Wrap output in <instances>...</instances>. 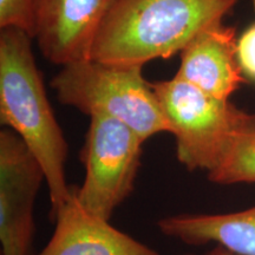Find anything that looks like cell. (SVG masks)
Listing matches in <instances>:
<instances>
[{
    "mask_svg": "<svg viewBox=\"0 0 255 255\" xmlns=\"http://www.w3.org/2000/svg\"><path fill=\"white\" fill-rule=\"evenodd\" d=\"M180 255H194V254H180Z\"/></svg>",
    "mask_w": 255,
    "mask_h": 255,
    "instance_id": "16",
    "label": "cell"
},
{
    "mask_svg": "<svg viewBox=\"0 0 255 255\" xmlns=\"http://www.w3.org/2000/svg\"><path fill=\"white\" fill-rule=\"evenodd\" d=\"M32 40L17 28L0 33V121L23 138L39 161L52 219L72 193L65 176L68 143L47 98Z\"/></svg>",
    "mask_w": 255,
    "mask_h": 255,
    "instance_id": "2",
    "label": "cell"
},
{
    "mask_svg": "<svg viewBox=\"0 0 255 255\" xmlns=\"http://www.w3.org/2000/svg\"><path fill=\"white\" fill-rule=\"evenodd\" d=\"M208 178L218 184L255 183V131L239 135Z\"/></svg>",
    "mask_w": 255,
    "mask_h": 255,
    "instance_id": "11",
    "label": "cell"
},
{
    "mask_svg": "<svg viewBox=\"0 0 255 255\" xmlns=\"http://www.w3.org/2000/svg\"><path fill=\"white\" fill-rule=\"evenodd\" d=\"M43 168L13 130L0 131V242L1 255H30L34 237V202Z\"/></svg>",
    "mask_w": 255,
    "mask_h": 255,
    "instance_id": "6",
    "label": "cell"
},
{
    "mask_svg": "<svg viewBox=\"0 0 255 255\" xmlns=\"http://www.w3.org/2000/svg\"><path fill=\"white\" fill-rule=\"evenodd\" d=\"M37 0H0V27L17 28L34 39Z\"/></svg>",
    "mask_w": 255,
    "mask_h": 255,
    "instance_id": "12",
    "label": "cell"
},
{
    "mask_svg": "<svg viewBox=\"0 0 255 255\" xmlns=\"http://www.w3.org/2000/svg\"><path fill=\"white\" fill-rule=\"evenodd\" d=\"M252 4H253V8H254V11H255V0H252Z\"/></svg>",
    "mask_w": 255,
    "mask_h": 255,
    "instance_id": "15",
    "label": "cell"
},
{
    "mask_svg": "<svg viewBox=\"0 0 255 255\" xmlns=\"http://www.w3.org/2000/svg\"><path fill=\"white\" fill-rule=\"evenodd\" d=\"M237 58L242 76L255 82V24L238 38Z\"/></svg>",
    "mask_w": 255,
    "mask_h": 255,
    "instance_id": "13",
    "label": "cell"
},
{
    "mask_svg": "<svg viewBox=\"0 0 255 255\" xmlns=\"http://www.w3.org/2000/svg\"><path fill=\"white\" fill-rule=\"evenodd\" d=\"M119 0H37L34 39L51 63L90 58L98 31Z\"/></svg>",
    "mask_w": 255,
    "mask_h": 255,
    "instance_id": "7",
    "label": "cell"
},
{
    "mask_svg": "<svg viewBox=\"0 0 255 255\" xmlns=\"http://www.w3.org/2000/svg\"><path fill=\"white\" fill-rule=\"evenodd\" d=\"M235 28L215 24L200 32L180 53L175 77L219 100L228 101L246 82L237 58Z\"/></svg>",
    "mask_w": 255,
    "mask_h": 255,
    "instance_id": "9",
    "label": "cell"
},
{
    "mask_svg": "<svg viewBox=\"0 0 255 255\" xmlns=\"http://www.w3.org/2000/svg\"><path fill=\"white\" fill-rule=\"evenodd\" d=\"M187 170L210 173L239 135L255 131V115L219 100L174 76L151 83Z\"/></svg>",
    "mask_w": 255,
    "mask_h": 255,
    "instance_id": "4",
    "label": "cell"
},
{
    "mask_svg": "<svg viewBox=\"0 0 255 255\" xmlns=\"http://www.w3.org/2000/svg\"><path fill=\"white\" fill-rule=\"evenodd\" d=\"M205 255H237V254H234V253H232V252L225 250L223 247L215 246L214 248H212L209 252H207Z\"/></svg>",
    "mask_w": 255,
    "mask_h": 255,
    "instance_id": "14",
    "label": "cell"
},
{
    "mask_svg": "<svg viewBox=\"0 0 255 255\" xmlns=\"http://www.w3.org/2000/svg\"><path fill=\"white\" fill-rule=\"evenodd\" d=\"M57 100L88 115H103L131 128L143 141L170 133L151 83L141 66H123L91 58L62 66L51 81Z\"/></svg>",
    "mask_w": 255,
    "mask_h": 255,
    "instance_id": "3",
    "label": "cell"
},
{
    "mask_svg": "<svg viewBox=\"0 0 255 255\" xmlns=\"http://www.w3.org/2000/svg\"><path fill=\"white\" fill-rule=\"evenodd\" d=\"M144 141L119 120L92 115L81 154L85 178L75 186L76 199L87 212L109 220L131 195Z\"/></svg>",
    "mask_w": 255,
    "mask_h": 255,
    "instance_id": "5",
    "label": "cell"
},
{
    "mask_svg": "<svg viewBox=\"0 0 255 255\" xmlns=\"http://www.w3.org/2000/svg\"><path fill=\"white\" fill-rule=\"evenodd\" d=\"M52 237L38 255H159L136 239L111 226L108 220L89 213L72 193L52 216Z\"/></svg>",
    "mask_w": 255,
    "mask_h": 255,
    "instance_id": "8",
    "label": "cell"
},
{
    "mask_svg": "<svg viewBox=\"0 0 255 255\" xmlns=\"http://www.w3.org/2000/svg\"><path fill=\"white\" fill-rule=\"evenodd\" d=\"M165 237L190 246L215 244L237 255H255V206L229 214H181L158 220Z\"/></svg>",
    "mask_w": 255,
    "mask_h": 255,
    "instance_id": "10",
    "label": "cell"
},
{
    "mask_svg": "<svg viewBox=\"0 0 255 255\" xmlns=\"http://www.w3.org/2000/svg\"><path fill=\"white\" fill-rule=\"evenodd\" d=\"M238 0H119L98 31L90 58L141 66L181 53L200 32L232 11Z\"/></svg>",
    "mask_w": 255,
    "mask_h": 255,
    "instance_id": "1",
    "label": "cell"
}]
</instances>
